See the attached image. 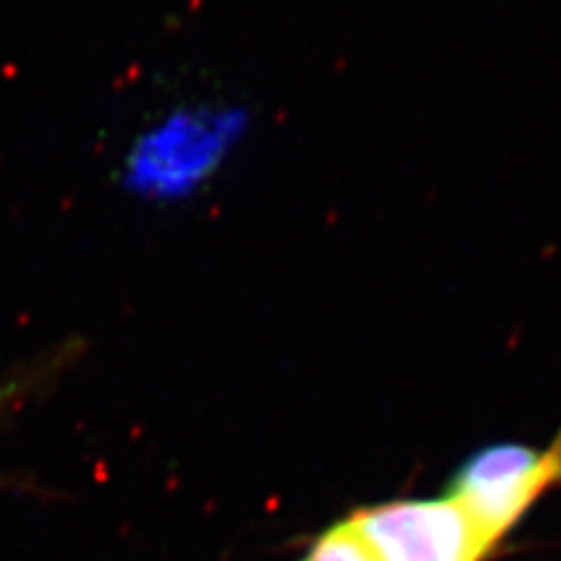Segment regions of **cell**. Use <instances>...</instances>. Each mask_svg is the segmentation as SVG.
I'll list each match as a JSON object with an SVG mask.
<instances>
[{
  "label": "cell",
  "instance_id": "obj_2",
  "mask_svg": "<svg viewBox=\"0 0 561 561\" xmlns=\"http://www.w3.org/2000/svg\"><path fill=\"white\" fill-rule=\"evenodd\" d=\"M381 561H482L489 546L459 503H386L354 515Z\"/></svg>",
  "mask_w": 561,
  "mask_h": 561
},
{
  "label": "cell",
  "instance_id": "obj_1",
  "mask_svg": "<svg viewBox=\"0 0 561 561\" xmlns=\"http://www.w3.org/2000/svg\"><path fill=\"white\" fill-rule=\"evenodd\" d=\"M561 478V435L538 451L524 445H496L478 451L456 472L447 496L459 503L489 548L507 534L542 489Z\"/></svg>",
  "mask_w": 561,
  "mask_h": 561
},
{
  "label": "cell",
  "instance_id": "obj_3",
  "mask_svg": "<svg viewBox=\"0 0 561 561\" xmlns=\"http://www.w3.org/2000/svg\"><path fill=\"white\" fill-rule=\"evenodd\" d=\"M305 561H381L370 538L358 526L356 517H348L328 529Z\"/></svg>",
  "mask_w": 561,
  "mask_h": 561
}]
</instances>
